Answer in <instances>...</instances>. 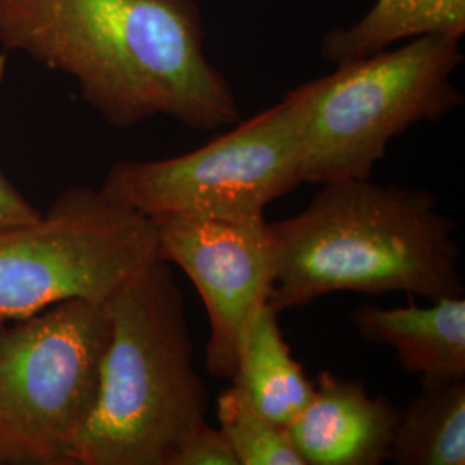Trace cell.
Listing matches in <instances>:
<instances>
[{
	"label": "cell",
	"mask_w": 465,
	"mask_h": 465,
	"mask_svg": "<svg viewBox=\"0 0 465 465\" xmlns=\"http://www.w3.org/2000/svg\"><path fill=\"white\" fill-rule=\"evenodd\" d=\"M0 45L71 76L117 130L155 116L197 132L242 121L205 54L197 0H0Z\"/></svg>",
	"instance_id": "obj_1"
},
{
	"label": "cell",
	"mask_w": 465,
	"mask_h": 465,
	"mask_svg": "<svg viewBox=\"0 0 465 465\" xmlns=\"http://www.w3.org/2000/svg\"><path fill=\"white\" fill-rule=\"evenodd\" d=\"M274 280L269 303L299 309L330 293L462 297L457 223L436 195L399 184H322L297 216L269 224Z\"/></svg>",
	"instance_id": "obj_2"
},
{
	"label": "cell",
	"mask_w": 465,
	"mask_h": 465,
	"mask_svg": "<svg viewBox=\"0 0 465 465\" xmlns=\"http://www.w3.org/2000/svg\"><path fill=\"white\" fill-rule=\"evenodd\" d=\"M107 307L111 338L99 397L71 462L166 465L184 434L205 420L209 407L173 266L153 259Z\"/></svg>",
	"instance_id": "obj_3"
},
{
	"label": "cell",
	"mask_w": 465,
	"mask_h": 465,
	"mask_svg": "<svg viewBox=\"0 0 465 465\" xmlns=\"http://www.w3.org/2000/svg\"><path fill=\"white\" fill-rule=\"evenodd\" d=\"M460 36L422 35L307 82L303 183L367 180L393 138L462 104Z\"/></svg>",
	"instance_id": "obj_4"
},
{
	"label": "cell",
	"mask_w": 465,
	"mask_h": 465,
	"mask_svg": "<svg viewBox=\"0 0 465 465\" xmlns=\"http://www.w3.org/2000/svg\"><path fill=\"white\" fill-rule=\"evenodd\" d=\"M109 338L107 302L66 300L0 326V443L17 464L73 465Z\"/></svg>",
	"instance_id": "obj_5"
},
{
	"label": "cell",
	"mask_w": 465,
	"mask_h": 465,
	"mask_svg": "<svg viewBox=\"0 0 465 465\" xmlns=\"http://www.w3.org/2000/svg\"><path fill=\"white\" fill-rule=\"evenodd\" d=\"M305 105L303 84L200 149L113 164L102 190L149 217L264 216L271 202L303 183Z\"/></svg>",
	"instance_id": "obj_6"
},
{
	"label": "cell",
	"mask_w": 465,
	"mask_h": 465,
	"mask_svg": "<svg viewBox=\"0 0 465 465\" xmlns=\"http://www.w3.org/2000/svg\"><path fill=\"white\" fill-rule=\"evenodd\" d=\"M153 219L76 186L35 221L0 230V326L66 300L107 302L157 259Z\"/></svg>",
	"instance_id": "obj_7"
},
{
	"label": "cell",
	"mask_w": 465,
	"mask_h": 465,
	"mask_svg": "<svg viewBox=\"0 0 465 465\" xmlns=\"http://www.w3.org/2000/svg\"><path fill=\"white\" fill-rule=\"evenodd\" d=\"M157 255L178 266L199 290L209 319L205 367L232 381L250 317L269 300L274 247L266 217L167 213L152 217Z\"/></svg>",
	"instance_id": "obj_8"
},
{
	"label": "cell",
	"mask_w": 465,
	"mask_h": 465,
	"mask_svg": "<svg viewBox=\"0 0 465 465\" xmlns=\"http://www.w3.org/2000/svg\"><path fill=\"white\" fill-rule=\"evenodd\" d=\"M400 412L364 384L322 371L314 397L288 426L307 465H380L390 459Z\"/></svg>",
	"instance_id": "obj_9"
},
{
	"label": "cell",
	"mask_w": 465,
	"mask_h": 465,
	"mask_svg": "<svg viewBox=\"0 0 465 465\" xmlns=\"http://www.w3.org/2000/svg\"><path fill=\"white\" fill-rule=\"evenodd\" d=\"M359 336L391 347L400 366L420 381L465 380V299L443 297L428 307H378L351 312Z\"/></svg>",
	"instance_id": "obj_10"
},
{
	"label": "cell",
	"mask_w": 465,
	"mask_h": 465,
	"mask_svg": "<svg viewBox=\"0 0 465 465\" xmlns=\"http://www.w3.org/2000/svg\"><path fill=\"white\" fill-rule=\"evenodd\" d=\"M278 311L264 302L243 330L232 386L269 420L288 428L314 397V384L284 341Z\"/></svg>",
	"instance_id": "obj_11"
},
{
	"label": "cell",
	"mask_w": 465,
	"mask_h": 465,
	"mask_svg": "<svg viewBox=\"0 0 465 465\" xmlns=\"http://www.w3.org/2000/svg\"><path fill=\"white\" fill-rule=\"evenodd\" d=\"M464 34L465 0H376L355 25L326 35L321 52L341 64L422 35Z\"/></svg>",
	"instance_id": "obj_12"
},
{
	"label": "cell",
	"mask_w": 465,
	"mask_h": 465,
	"mask_svg": "<svg viewBox=\"0 0 465 465\" xmlns=\"http://www.w3.org/2000/svg\"><path fill=\"white\" fill-rule=\"evenodd\" d=\"M388 460L465 464V380L420 381L419 397L400 412Z\"/></svg>",
	"instance_id": "obj_13"
},
{
	"label": "cell",
	"mask_w": 465,
	"mask_h": 465,
	"mask_svg": "<svg viewBox=\"0 0 465 465\" xmlns=\"http://www.w3.org/2000/svg\"><path fill=\"white\" fill-rule=\"evenodd\" d=\"M217 420L240 465H307L288 428L259 414L232 384L217 397Z\"/></svg>",
	"instance_id": "obj_14"
},
{
	"label": "cell",
	"mask_w": 465,
	"mask_h": 465,
	"mask_svg": "<svg viewBox=\"0 0 465 465\" xmlns=\"http://www.w3.org/2000/svg\"><path fill=\"white\" fill-rule=\"evenodd\" d=\"M166 465H240V462L221 430H214L202 420L178 441Z\"/></svg>",
	"instance_id": "obj_15"
},
{
	"label": "cell",
	"mask_w": 465,
	"mask_h": 465,
	"mask_svg": "<svg viewBox=\"0 0 465 465\" xmlns=\"http://www.w3.org/2000/svg\"><path fill=\"white\" fill-rule=\"evenodd\" d=\"M40 211L30 203L0 169V230L35 221Z\"/></svg>",
	"instance_id": "obj_16"
},
{
	"label": "cell",
	"mask_w": 465,
	"mask_h": 465,
	"mask_svg": "<svg viewBox=\"0 0 465 465\" xmlns=\"http://www.w3.org/2000/svg\"><path fill=\"white\" fill-rule=\"evenodd\" d=\"M2 464H17V460L15 453L0 443V465Z\"/></svg>",
	"instance_id": "obj_17"
}]
</instances>
